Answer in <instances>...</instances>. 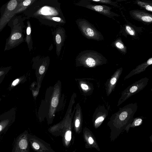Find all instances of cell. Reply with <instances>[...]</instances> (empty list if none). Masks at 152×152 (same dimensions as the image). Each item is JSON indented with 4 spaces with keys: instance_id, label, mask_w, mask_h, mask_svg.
Here are the masks:
<instances>
[{
    "instance_id": "cell-1",
    "label": "cell",
    "mask_w": 152,
    "mask_h": 152,
    "mask_svg": "<svg viewBox=\"0 0 152 152\" xmlns=\"http://www.w3.org/2000/svg\"><path fill=\"white\" fill-rule=\"evenodd\" d=\"M24 12L26 18H35L46 26L55 28L66 23L58 0H37Z\"/></svg>"
},
{
    "instance_id": "cell-2",
    "label": "cell",
    "mask_w": 152,
    "mask_h": 152,
    "mask_svg": "<svg viewBox=\"0 0 152 152\" xmlns=\"http://www.w3.org/2000/svg\"><path fill=\"white\" fill-rule=\"evenodd\" d=\"M13 18L8 23L11 27V32L6 39L4 51L13 49L24 41L23 28L25 26L23 19L19 17Z\"/></svg>"
},
{
    "instance_id": "cell-3",
    "label": "cell",
    "mask_w": 152,
    "mask_h": 152,
    "mask_svg": "<svg viewBox=\"0 0 152 152\" xmlns=\"http://www.w3.org/2000/svg\"><path fill=\"white\" fill-rule=\"evenodd\" d=\"M107 61V59L101 53L90 50L81 52L75 59L77 67L82 66L87 68H95L106 64Z\"/></svg>"
},
{
    "instance_id": "cell-4",
    "label": "cell",
    "mask_w": 152,
    "mask_h": 152,
    "mask_svg": "<svg viewBox=\"0 0 152 152\" xmlns=\"http://www.w3.org/2000/svg\"><path fill=\"white\" fill-rule=\"evenodd\" d=\"M75 22L81 33L86 38L97 41L103 39L101 33L86 20L79 18L76 20Z\"/></svg>"
},
{
    "instance_id": "cell-5",
    "label": "cell",
    "mask_w": 152,
    "mask_h": 152,
    "mask_svg": "<svg viewBox=\"0 0 152 152\" xmlns=\"http://www.w3.org/2000/svg\"><path fill=\"white\" fill-rule=\"evenodd\" d=\"M76 6L85 7L115 19V18L118 17L120 15L111 11L112 8L105 5H98L87 1L78 0L75 4Z\"/></svg>"
},
{
    "instance_id": "cell-6",
    "label": "cell",
    "mask_w": 152,
    "mask_h": 152,
    "mask_svg": "<svg viewBox=\"0 0 152 152\" xmlns=\"http://www.w3.org/2000/svg\"><path fill=\"white\" fill-rule=\"evenodd\" d=\"M32 67L35 71V75L38 83H41L43 80L49 66L50 58L46 57L37 56L33 58Z\"/></svg>"
},
{
    "instance_id": "cell-7",
    "label": "cell",
    "mask_w": 152,
    "mask_h": 152,
    "mask_svg": "<svg viewBox=\"0 0 152 152\" xmlns=\"http://www.w3.org/2000/svg\"><path fill=\"white\" fill-rule=\"evenodd\" d=\"M22 0H10L7 3L0 18V32L13 17L14 11Z\"/></svg>"
},
{
    "instance_id": "cell-8",
    "label": "cell",
    "mask_w": 152,
    "mask_h": 152,
    "mask_svg": "<svg viewBox=\"0 0 152 152\" xmlns=\"http://www.w3.org/2000/svg\"><path fill=\"white\" fill-rule=\"evenodd\" d=\"M52 34L56 46V53L57 56H59L65 39L66 31L64 28L58 26Z\"/></svg>"
},
{
    "instance_id": "cell-9",
    "label": "cell",
    "mask_w": 152,
    "mask_h": 152,
    "mask_svg": "<svg viewBox=\"0 0 152 152\" xmlns=\"http://www.w3.org/2000/svg\"><path fill=\"white\" fill-rule=\"evenodd\" d=\"M130 15L134 20L149 25L152 22V15L144 10H133L129 12Z\"/></svg>"
},
{
    "instance_id": "cell-10",
    "label": "cell",
    "mask_w": 152,
    "mask_h": 152,
    "mask_svg": "<svg viewBox=\"0 0 152 152\" xmlns=\"http://www.w3.org/2000/svg\"><path fill=\"white\" fill-rule=\"evenodd\" d=\"M12 112V111H11ZM10 112L3 114L0 116V133L6 131L14 121V114Z\"/></svg>"
},
{
    "instance_id": "cell-11",
    "label": "cell",
    "mask_w": 152,
    "mask_h": 152,
    "mask_svg": "<svg viewBox=\"0 0 152 152\" xmlns=\"http://www.w3.org/2000/svg\"><path fill=\"white\" fill-rule=\"evenodd\" d=\"M152 64V58H149L146 61L137 66L134 69L132 70L124 78V80L129 78L133 75L138 74L144 71L149 66Z\"/></svg>"
},
{
    "instance_id": "cell-12",
    "label": "cell",
    "mask_w": 152,
    "mask_h": 152,
    "mask_svg": "<svg viewBox=\"0 0 152 152\" xmlns=\"http://www.w3.org/2000/svg\"><path fill=\"white\" fill-rule=\"evenodd\" d=\"M140 27H137L130 23L127 22L122 26V30L124 32L130 35L135 36L138 32L141 30Z\"/></svg>"
},
{
    "instance_id": "cell-13",
    "label": "cell",
    "mask_w": 152,
    "mask_h": 152,
    "mask_svg": "<svg viewBox=\"0 0 152 152\" xmlns=\"http://www.w3.org/2000/svg\"><path fill=\"white\" fill-rule=\"evenodd\" d=\"M37 0H22L18 4L14 11L13 17L16 14L24 12L31 5Z\"/></svg>"
},
{
    "instance_id": "cell-14",
    "label": "cell",
    "mask_w": 152,
    "mask_h": 152,
    "mask_svg": "<svg viewBox=\"0 0 152 152\" xmlns=\"http://www.w3.org/2000/svg\"><path fill=\"white\" fill-rule=\"evenodd\" d=\"M134 2L140 8L146 11L152 12V1L148 0H136Z\"/></svg>"
},
{
    "instance_id": "cell-15",
    "label": "cell",
    "mask_w": 152,
    "mask_h": 152,
    "mask_svg": "<svg viewBox=\"0 0 152 152\" xmlns=\"http://www.w3.org/2000/svg\"><path fill=\"white\" fill-rule=\"evenodd\" d=\"M27 26L26 28V35L25 41L26 42L29 51L33 49V42L31 35V26L28 20L27 21Z\"/></svg>"
},
{
    "instance_id": "cell-16",
    "label": "cell",
    "mask_w": 152,
    "mask_h": 152,
    "mask_svg": "<svg viewBox=\"0 0 152 152\" xmlns=\"http://www.w3.org/2000/svg\"><path fill=\"white\" fill-rule=\"evenodd\" d=\"M28 145L26 139L20 136L17 141L15 151H20L21 150H26L27 148Z\"/></svg>"
},
{
    "instance_id": "cell-17",
    "label": "cell",
    "mask_w": 152,
    "mask_h": 152,
    "mask_svg": "<svg viewBox=\"0 0 152 152\" xmlns=\"http://www.w3.org/2000/svg\"><path fill=\"white\" fill-rule=\"evenodd\" d=\"M92 2H96L104 4L111 5L116 8H119L120 6L117 2L115 0H84Z\"/></svg>"
},
{
    "instance_id": "cell-18",
    "label": "cell",
    "mask_w": 152,
    "mask_h": 152,
    "mask_svg": "<svg viewBox=\"0 0 152 152\" xmlns=\"http://www.w3.org/2000/svg\"><path fill=\"white\" fill-rule=\"evenodd\" d=\"M115 46L123 53L125 54L126 52V48L122 42L121 39H118L116 40L114 43Z\"/></svg>"
},
{
    "instance_id": "cell-19",
    "label": "cell",
    "mask_w": 152,
    "mask_h": 152,
    "mask_svg": "<svg viewBox=\"0 0 152 152\" xmlns=\"http://www.w3.org/2000/svg\"><path fill=\"white\" fill-rule=\"evenodd\" d=\"M26 77L25 76L19 77L14 80L11 84L10 88H12L21 82L26 80Z\"/></svg>"
},
{
    "instance_id": "cell-20",
    "label": "cell",
    "mask_w": 152,
    "mask_h": 152,
    "mask_svg": "<svg viewBox=\"0 0 152 152\" xmlns=\"http://www.w3.org/2000/svg\"><path fill=\"white\" fill-rule=\"evenodd\" d=\"M11 68V66L0 68V77L5 76Z\"/></svg>"
},
{
    "instance_id": "cell-21",
    "label": "cell",
    "mask_w": 152,
    "mask_h": 152,
    "mask_svg": "<svg viewBox=\"0 0 152 152\" xmlns=\"http://www.w3.org/2000/svg\"><path fill=\"white\" fill-rule=\"evenodd\" d=\"M58 100L57 97H54L51 100V104L52 106L54 107H56L58 105Z\"/></svg>"
},
{
    "instance_id": "cell-22",
    "label": "cell",
    "mask_w": 152,
    "mask_h": 152,
    "mask_svg": "<svg viewBox=\"0 0 152 152\" xmlns=\"http://www.w3.org/2000/svg\"><path fill=\"white\" fill-rule=\"evenodd\" d=\"M65 139L66 141H70L71 138V131L70 130H68L65 133Z\"/></svg>"
},
{
    "instance_id": "cell-23",
    "label": "cell",
    "mask_w": 152,
    "mask_h": 152,
    "mask_svg": "<svg viewBox=\"0 0 152 152\" xmlns=\"http://www.w3.org/2000/svg\"><path fill=\"white\" fill-rule=\"evenodd\" d=\"M127 113L126 112L124 111L120 115L119 118L121 120L123 121L127 117Z\"/></svg>"
},
{
    "instance_id": "cell-24",
    "label": "cell",
    "mask_w": 152,
    "mask_h": 152,
    "mask_svg": "<svg viewBox=\"0 0 152 152\" xmlns=\"http://www.w3.org/2000/svg\"><path fill=\"white\" fill-rule=\"evenodd\" d=\"M142 120L140 118L137 119L135 121L134 124L135 126H137L140 125L142 122Z\"/></svg>"
},
{
    "instance_id": "cell-25",
    "label": "cell",
    "mask_w": 152,
    "mask_h": 152,
    "mask_svg": "<svg viewBox=\"0 0 152 152\" xmlns=\"http://www.w3.org/2000/svg\"><path fill=\"white\" fill-rule=\"evenodd\" d=\"M32 146L36 150H38L39 148V145L36 142H34L32 143Z\"/></svg>"
},
{
    "instance_id": "cell-26",
    "label": "cell",
    "mask_w": 152,
    "mask_h": 152,
    "mask_svg": "<svg viewBox=\"0 0 152 152\" xmlns=\"http://www.w3.org/2000/svg\"><path fill=\"white\" fill-rule=\"evenodd\" d=\"M104 119V118L102 116H100L96 119L95 121V123H96L102 121Z\"/></svg>"
},
{
    "instance_id": "cell-27",
    "label": "cell",
    "mask_w": 152,
    "mask_h": 152,
    "mask_svg": "<svg viewBox=\"0 0 152 152\" xmlns=\"http://www.w3.org/2000/svg\"><path fill=\"white\" fill-rule=\"evenodd\" d=\"M80 124V121L78 119H77L75 121V126L76 127H78Z\"/></svg>"
},
{
    "instance_id": "cell-28",
    "label": "cell",
    "mask_w": 152,
    "mask_h": 152,
    "mask_svg": "<svg viewBox=\"0 0 152 152\" xmlns=\"http://www.w3.org/2000/svg\"><path fill=\"white\" fill-rule=\"evenodd\" d=\"M88 142L90 144H93V142H94V140H93V139H92V137H90L88 138Z\"/></svg>"
},
{
    "instance_id": "cell-29",
    "label": "cell",
    "mask_w": 152,
    "mask_h": 152,
    "mask_svg": "<svg viewBox=\"0 0 152 152\" xmlns=\"http://www.w3.org/2000/svg\"><path fill=\"white\" fill-rule=\"evenodd\" d=\"M117 2H122L128 1L129 0H115Z\"/></svg>"
},
{
    "instance_id": "cell-30",
    "label": "cell",
    "mask_w": 152,
    "mask_h": 152,
    "mask_svg": "<svg viewBox=\"0 0 152 152\" xmlns=\"http://www.w3.org/2000/svg\"><path fill=\"white\" fill-rule=\"evenodd\" d=\"M5 76H3L0 77V84L2 82Z\"/></svg>"
}]
</instances>
